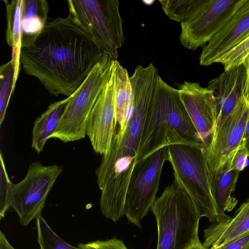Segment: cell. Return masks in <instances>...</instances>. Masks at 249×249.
<instances>
[{
	"label": "cell",
	"mask_w": 249,
	"mask_h": 249,
	"mask_svg": "<svg viewBox=\"0 0 249 249\" xmlns=\"http://www.w3.org/2000/svg\"><path fill=\"white\" fill-rule=\"evenodd\" d=\"M104 53L69 14L47 21L35 40L21 48L20 63L50 95L69 97Z\"/></svg>",
	"instance_id": "6da1fadb"
},
{
	"label": "cell",
	"mask_w": 249,
	"mask_h": 249,
	"mask_svg": "<svg viewBox=\"0 0 249 249\" xmlns=\"http://www.w3.org/2000/svg\"><path fill=\"white\" fill-rule=\"evenodd\" d=\"M151 105L145 99H134L122 133L115 132L109 153L103 156L95 171L101 202L110 208H124L129 183L137 163V154L144 122Z\"/></svg>",
	"instance_id": "7a4b0ae2"
},
{
	"label": "cell",
	"mask_w": 249,
	"mask_h": 249,
	"mask_svg": "<svg viewBox=\"0 0 249 249\" xmlns=\"http://www.w3.org/2000/svg\"><path fill=\"white\" fill-rule=\"evenodd\" d=\"M173 144L202 146L200 138L177 89L160 76L145 118L137 154V162Z\"/></svg>",
	"instance_id": "3957f363"
},
{
	"label": "cell",
	"mask_w": 249,
	"mask_h": 249,
	"mask_svg": "<svg viewBox=\"0 0 249 249\" xmlns=\"http://www.w3.org/2000/svg\"><path fill=\"white\" fill-rule=\"evenodd\" d=\"M151 210L157 223V249H189L200 242L201 217L189 195L175 180L156 199Z\"/></svg>",
	"instance_id": "277c9868"
},
{
	"label": "cell",
	"mask_w": 249,
	"mask_h": 249,
	"mask_svg": "<svg viewBox=\"0 0 249 249\" xmlns=\"http://www.w3.org/2000/svg\"><path fill=\"white\" fill-rule=\"evenodd\" d=\"M167 148L174 180L189 195L200 217H206L213 224L228 220L231 216L220 213L213 196L203 146L173 144Z\"/></svg>",
	"instance_id": "5b68a950"
},
{
	"label": "cell",
	"mask_w": 249,
	"mask_h": 249,
	"mask_svg": "<svg viewBox=\"0 0 249 249\" xmlns=\"http://www.w3.org/2000/svg\"><path fill=\"white\" fill-rule=\"evenodd\" d=\"M114 60L104 53L83 82L69 96L57 126L49 139H57L67 143L85 137L90 112L111 77Z\"/></svg>",
	"instance_id": "8992f818"
},
{
	"label": "cell",
	"mask_w": 249,
	"mask_h": 249,
	"mask_svg": "<svg viewBox=\"0 0 249 249\" xmlns=\"http://www.w3.org/2000/svg\"><path fill=\"white\" fill-rule=\"evenodd\" d=\"M69 14L112 59L123 45V19L117 0H69Z\"/></svg>",
	"instance_id": "52a82bcc"
},
{
	"label": "cell",
	"mask_w": 249,
	"mask_h": 249,
	"mask_svg": "<svg viewBox=\"0 0 249 249\" xmlns=\"http://www.w3.org/2000/svg\"><path fill=\"white\" fill-rule=\"evenodd\" d=\"M167 147L138 162L127 191L124 213L129 222L141 225L156 200L163 164L167 160Z\"/></svg>",
	"instance_id": "ba28073f"
},
{
	"label": "cell",
	"mask_w": 249,
	"mask_h": 249,
	"mask_svg": "<svg viewBox=\"0 0 249 249\" xmlns=\"http://www.w3.org/2000/svg\"><path fill=\"white\" fill-rule=\"evenodd\" d=\"M63 170L61 166L44 165L33 161L24 178L18 183H13L11 207L22 226H27L41 215L47 196Z\"/></svg>",
	"instance_id": "9c48e42d"
},
{
	"label": "cell",
	"mask_w": 249,
	"mask_h": 249,
	"mask_svg": "<svg viewBox=\"0 0 249 249\" xmlns=\"http://www.w3.org/2000/svg\"><path fill=\"white\" fill-rule=\"evenodd\" d=\"M247 0H201L194 16L180 23L179 40L194 51L205 45Z\"/></svg>",
	"instance_id": "30bf717a"
},
{
	"label": "cell",
	"mask_w": 249,
	"mask_h": 249,
	"mask_svg": "<svg viewBox=\"0 0 249 249\" xmlns=\"http://www.w3.org/2000/svg\"><path fill=\"white\" fill-rule=\"evenodd\" d=\"M249 115V102L245 96L215 130L209 147L205 150L210 180L231 160L241 144Z\"/></svg>",
	"instance_id": "8fae6325"
},
{
	"label": "cell",
	"mask_w": 249,
	"mask_h": 249,
	"mask_svg": "<svg viewBox=\"0 0 249 249\" xmlns=\"http://www.w3.org/2000/svg\"><path fill=\"white\" fill-rule=\"evenodd\" d=\"M181 100L196 129L203 148L209 147L215 131L217 105L213 91L197 82L179 84Z\"/></svg>",
	"instance_id": "7c38bea8"
},
{
	"label": "cell",
	"mask_w": 249,
	"mask_h": 249,
	"mask_svg": "<svg viewBox=\"0 0 249 249\" xmlns=\"http://www.w3.org/2000/svg\"><path fill=\"white\" fill-rule=\"evenodd\" d=\"M116 123L112 69L111 77L92 108L87 122V135L96 153L104 156L109 153Z\"/></svg>",
	"instance_id": "4fadbf2b"
},
{
	"label": "cell",
	"mask_w": 249,
	"mask_h": 249,
	"mask_svg": "<svg viewBox=\"0 0 249 249\" xmlns=\"http://www.w3.org/2000/svg\"><path fill=\"white\" fill-rule=\"evenodd\" d=\"M249 36V0L227 24L202 47L200 64L209 66L218 61Z\"/></svg>",
	"instance_id": "5bb4252c"
},
{
	"label": "cell",
	"mask_w": 249,
	"mask_h": 249,
	"mask_svg": "<svg viewBox=\"0 0 249 249\" xmlns=\"http://www.w3.org/2000/svg\"><path fill=\"white\" fill-rule=\"evenodd\" d=\"M247 84V73L244 64L224 71L209 82L207 88L213 91L217 105L215 130L246 96Z\"/></svg>",
	"instance_id": "9a60e30c"
},
{
	"label": "cell",
	"mask_w": 249,
	"mask_h": 249,
	"mask_svg": "<svg viewBox=\"0 0 249 249\" xmlns=\"http://www.w3.org/2000/svg\"><path fill=\"white\" fill-rule=\"evenodd\" d=\"M249 233V198L228 220L212 224L204 231L205 249L216 248Z\"/></svg>",
	"instance_id": "2e32d148"
},
{
	"label": "cell",
	"mask_w": 249,
	"mask_h": 249,
	"mask_svg": "<svg viewBox=\"0 0 249 249\" xmlns=\"http://www.w3.org/2000/svg\"><path fill=\"white\" fill-rule=\"evenodd\" d=\"M49 5L45 0H22L21 47L33 42L47 22Z\"/></svg>",
	"instance_id": "e0dca14e"
},
{
	"label": "cell",
	"mask_w": 249,
	"mask_h": 249,
	"mask_svg": "<svg viewBox=\"0 0 249 249\" xmlns=\"http://www.w3.org/2000/svg\"><path fill=\"white\" fill-rule=\"evenodd\" d=\"M240 172L230 169L225 164L211 179L213 196L220 213L226 215L236 206L237 200L231 196L234 191Z\"/></svg>",
	"instance_id": "ac0fdd59"
},
{
	"label": "cell",
	"mask_w": 249,
	"mask_h": 249,
	"mask_svg": "<svg viewBox=\"0 0 249 249\" xmlns=\"http://www.w3.org/2000/svg\"><path fill=\"white\" fill-rule=\"evenodd\" d=\"M113 74L115 116L119 125L118 131L122 133L132 103V88L127 70L117 60L113 62Z\"/></svg>",
	"instance_id": "d6986e66"
},
{
	"label": "cell",
	"mask_w": 249,
	"mask_h": 249,
	"mask_svg": "<svg viewBox=\"0 0 249 249\" xmlns=\"http://www.w3.org/2000/svg\"><path fill=\"white\" fill-rule=\"evenodd\" d=\"M70 97L51 104L34 122L32 147L40 153L50 136L56 129Z\"/></svg>",
	"instance_id": "ffe728a7"
},
{
	"label": "cell",
	"mask_w": 249,
	"mask_h": 249,
	"mask_svg": "<svg viewBox=\"0 0 249 249\" xmlns=\"http://www.w3.org/2000/svg\"><path fill=\"white\" fill-rule=\"evenodd\" d=\"M6 6L7 26L5 39L12 48V61L15 69L16 83L20 71V52L21 48V16L22 0H3Z\"/></svg>",
	"instance_id": "44dd1931"
},
{
	"label": "cell",
	"mask_w": 249,
	"mask_h": 249,
	"mask_svg": "<svg viewBox=\"0 0 249 249\" xmlns=\"http://www.w3.org/2000/svg\"><path fill=\"white\" fill-rule=\"evenodd\" d=\"M159 1L169 18L181 23L194 16L201 0H160Z\"/></svg>",
	"instance_id": "7402d4cb"
},
{
	"label": "cell",
	"mask_w": 249,
	"mask_h": 249,
	"mask_svg": "<svg viewBox=\"0 0 249 249\" xmlns=\"http://www.w3.org/2000/svg\"><path fill=\"white\" fill-rule=\"evenodd\" d=\"M15 69L11 60L0 67V125L5 119L11 94L15 89Z\"/></svg>",
	"instance_id": "603a6c76"
},
{
	"label": "cell",
	"mask_w": 249,
	"mask_h": 249,
	"mask_svg": "<svg viewBox=\"0 0 249 249\" xmlns=\"http://www.w3.org/2000/svg\"><path fill=\"white\" fill-rule=\"evenodd\" d=\"M36 227L40 249H82L72 246L61 239L41 215L36 219Z\"/></svg>",
	"instance_id": "cb8c5ba5"
},
{
	"label": "cell",
	"mask_w": 249,
	"mask_h": 249,
	"mask_svg": "<svg viewBox=\"0 0 249 249\" xmlns=\"http://www.w3.org/2000/svg\"><path fill=\"white\" fill-rule=\"evenodd\" d=\"M0 218L5 216L11 207L13 183L10 181L6 172L2 153L0 155Z\"/></svg>",
	"instance_id": "d4e9b609"
},
{
	"label": "cell",
	"mask_w": 249,
	"mask_h": 249,
	"mask_svg": "<svg viewBox=\"0 0 249 249\" xmlns=\"http://www.w3.org/2000/svg\"><path fill=\"white\" fill-rule=\"evenodd\" d=\"M249 54V36L223 56L217 63L223 65L224 71L242 64Z\"/></svg>",
	"instance_id": "484cf974"
},
{
	"label": "cell",
	"mask_w": 249,
	"mask_h": 249,
	"mask_svg": "<svg viewBox=\"0 0 249 249\" xmlns=\"http://www.w3.org/2000/svg\"><path fill=\"white\" fill-rule=\"evenodd\" d=\"M77 247L82 249H128L122 241L115 238L92 241L87 244L80 243Z\"/></svg>",
	"instance_id": "4316f807"
},
{
	"label": "cell",
	"mask_w": 249,
	"mask_h": 249,
	"mask_svg": "<svg viewBox=\"0 0 249 249\" xmlns=\"http://www.w3.org/2000/svg\"><path fill=\"white\" fill-rule=\"evenodd\" d=\"M226 164L229 165L230 169L236 170L239 172L243 171L248 166L249 164L248 156L243 142L231 160Z\"/></svg>",
	"instance_id": "83f0119b"
},
{
	"label": "cell",
	"mask_w": 249,
	"mask_h": 249,
	"mask_svg": "<svg viewBox=\"0 0 249 249\" xmlns=\"http://www.w3.org/2000/svg\"><path fill=\"white\" fill-rule=\"evenodd\" d=\"M249 244V233L216 248L205 249H245Z\"/></svg>",
	"instance_id": "f1b7e54d"
},
{
	"label": "cell",
	"mask_w": 249,
	"mask_h": 249,
	"mask_svg": "<svg viewBox=\"0 0 249 249\" xmlns=\"http://www.w3.org/2000/svg\"><path fill=\"white\" fill-rule=\"evenodd\" d=\"M242 142L247 153V155L248 157H249V115L244 130Z\"/></svg>",
	"instance_id": "f546056e"
},
{
	"label": "cell",
	"mask_w": 249,
	"mask_h": 249,
	"mask_svg": "<svg viewBox=\"0 0 249 249\" xmlns=\"http://www.w3.org/2000/svg\"><path fill=\"white\" fill-rule=\"evenodd\" d=\"M0 249H16L9 242L2 231L0 232Z\"/></svg>",
	"instance_id": "4dcf8cb0"
},
{
	"label": "cell",
	"mask_w": 249,
	"mask_h": 249,
	"mask_svg": "<svg viewBox=\"0 0 249 249\" xmlns=\"http://www.w3.org/2000/svg\"><path fill=\"white\" fill-rule=\"evenodd\" d=\"M243 64L245 66L247 73V90H249V54L247 56Z\"/></svg>",
	"instance_id": "1f68e13d"
},
{
	"label": "cell",
	"mask_w": 249,
	"mask_h": 249,
	"mask_svg": "<svg viewBox=\"0 0 249 249\" xmlns=\"http://www.w3.org/2000/svg\"><path fill=\"white\" fill-rule=\"evenodd\" d=\"M189 249H205V248L203 247L202 244L200 242L193 245Z\"/></svg>",
	"instance_id": "d6a6232c"
},
{
	"label": "cell",
	"mask_w": 249,
	"mask_h": 249,
	"mask_svg": "<svg viewBox=\"0 0 249 249\" xmlns=\"http://www.w3.org/2000/svg\"><path fill=\"white\" fill-rule=\"evenodd\" d=\"M245 249H249V244L247 246L246 248H245Z\"/></svg>",
	"instance_id": "836d02e7"
},
{
	"label": "cell",
	"mask_w": 249,
	"mask_h": 249,
	"mask_svg": "<svg viewBox=\"0 0 249 249\" xmlns=\"http://www.w3.org/2000/svg\"><path fill=\"white\" fill-rule=\"evenodd\" d=\"M248 102H249V101H248Z\"/></svg>",
	"instance_id": "e575fe53"
}]
</instances>
